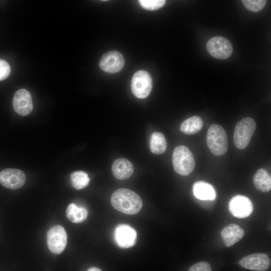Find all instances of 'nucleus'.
Wrapping results in <instances>:
<instances>
[{
    "mask_svg": "<svg viewBox=\"0 0 271 271\" xmlns=\"http://www.w3.org/2000/svg\"><path fill=\"white\" fill-rule=\"evenodd\" d=\"M111 203L115 209L128 215L138 213L143 206V201L140 196L125 188L117 189L113 193Z\"/></svg>",
    "mask_w": 271,
    "mask_h": 271,
    "instance_id": "1",
    "label": "nucleus"
},
{
    "mask_svg": "<svg viewBox=\"0 0 271 271\" xmlns=\"http://www.w3.org/2000/svg\"><path fill=\"white\" fill-rule=\"evenodd\" d=\"M172 163L175 171L182 176L189 175L194 169L195 161L190 150L185 146H179L173 151Z\"/></svg>",
    "mask_w": 271,
    "mask_h": 271,
    "instance_id": "2",
    "label": "nucleus"
},
{
    "mask_svg": "<svg viewBox=\"0 0 271 271\" xmlns=\"http://www.w3.org/2000/svg\"><path fill=\"white\" fill-rule=\"evenodd\" d=\"M206 142L211 153L216 156H222L228 149V138L224 129L220 125L213 124L208 128Z\"/></svg>",
    "mask_w": 271,
    "mask_h": 271,
    "instance_id": "3",
    "label": "nucleus"
},
{
    "mask_svg": "<svg viewBox=\"0 0 271 271\" xmlns=\"http://www.w3.org/2000/svg\"><path fill=\"white\" fill-rule=\"evenodd\" d=\"M256 123L250 117H245L236 124L233 141L235 147L243 150L248 145L251 138L255 130Z\"/></svg>",
    "mask_w": 271,
    "mask_h": 271,
    "instance_id": "4",
    "label": "nucleus"
},
{
    "mask_svg": "<svg viewBox=\"0 0 271 271\" xmlns=\"http://www.w3.org/2000/svg\"><path fill=\"white\" fill-rule=\"evenodd\" d=\"M152 88V80L150 73L145 70L136 72L131 81V91L139 98L149 96Z\"/></svg>",
    "mask_w": 271,
    "mask_h": 271,
    "instance_id": "5",
    "label": "nucleus"
},
{
    "mask_svg": "<svg viewBox=\"0 0 271 271\" xmlns=\"http://www.w3.org/2000/svg\"><path fill=\"white\" fill-rule=\"evenodd\" d=\"M66 232L61 225L52 227L47 234V245L49 250L56 254L62 252L67 245Z\"/></svg>",
    "mask_w": 271,
    "mask_h": 271,
    "instance_id": "6",
    "label": "nucleus"
},
{
    "mask_svg": "<svg viewBox=\"0 0 271 271\" xmlns=\"http://www.w3.org/2000/svg\"><path fill=\"white\" fill-rule=\"evenodd\" d=\"M206 47L208 53L213 57L219 59H225L229 57L233 48L230 42L226 38L216 36L208 41Z\"/></svg>",
    "mask_w": 271,
    "mask_h": 271,
    "instance_id": "7",
    "label": "nucleus"
},
{
    "mask_svg": "<svg viewBox=\"0 0 271 271\" xmlns=\"http://www.w3.org/2000/svg\"><path fill=\"white\" fill-rule=\"evenodd\" d=\"M137 233L136 230L128 224H120L114 231V239L120 248H127L136 243Z\"/></svg>",
    "mask_w": 271,
    "mask_h": 271,
    "instance_id": "8",
    "label": "nucleus"
},
{
    "mask_svg": "<svg viewBox=\"0 0 271 271\" xmlns=\"http://www.w3.org/2000/svg\"><path fill=\"white\" fill-rule=\"evenodd\" d=\"M26 175L22 170L8 168L0 172V183L10 189H18L23 186Z\"/></svg>",
    "mask_w": 271,
    "mask_h": 271,
    "instance_id": "9",
    "label": "nucleus"
},
{
    "mask_svg": "<svg viewBox=\"0 0 271 271\" xmlns=\"http://www.w3.org/2000/svg\"><path fill=\"white\" fill-rule=\"evenodd\" d=\"M230 213L235 217L244 218L249 216L253 211V205L246 196L236 195L232 198L228 204Z\"/></svg>",
    "mask_w": 271,
    "mask_h": 271,
    "instance_id": "10",
    "label": "nucleus"
},
{
    "mask_svg": "<svg viewBox=\"0 0 271 271\" xmlns=\"http://www.w3.org/2000/svg\"><path fill=\"white\" fill-rule=\"evenodd\" d=\"M99 65L103 71L110 73H115L122 69L124 65V59L122 55L119 52L111 51L102 56Z\"/></svg>",
    "mask_w": 271,
    "mask_h": 271,
    "instance_id": "11",
    "label": "nucleus"
},
{
    "mask_svg": "<svg viewBox=\"0 0 271 271\" xmlns=\"http://www.w3.org/2000/svg\"><path fill=\"white\" fill-rule=\"evenodd\" d=\"M238 263L246 269L264 271L269 268L270 261L267 254L256 253L243 257L239 261Z\"/></svg>",
    "mask_w": 271,
    "mask_h": 271,
    "instance_id": "12",
    "label": "nucleus"
},
{
    "mask_svg": "<svg viewBox=\"0 0 271 271\" xmlns=\"http://www.w3.org/2000/svg\"><path fill=\"white\" fill-rule=\"evenodd\" d=\"M13 104L15 111L21 116L28 115L33 108L31 94L25 89H19L15 92Z\"/></svg>",
    "mask_w": 271,
    "mask_h": 271,
    "instance_id": "13",
    "label": "nucleus"
},
{
    "mask_svg": "<svg viewBox=\"0 0 271 271\" xmlns=\"http://www.w3.org/2000/svg\"><path fill=\"white\" fill-rule=\"evenodd\" d=\"M244 235V230L234 223L227 225L221 231L223 241L227 247H230L239 241Z\"/></svg>",
    "mask_w": 271,
    "mask_h": 271,
    "instance_id": "14",
    "label": "nucleus"
},
{
    "mask_svg": "<svg viewBox=\"0 0 271 271\" xmlns=\"http://www.w3.org/2000/svg\"><path fill=\"white\" fill-rule=\"evenodd\" d=\"M111 169L113 175L116 179L125 180L131 176L133 166L129 160L119 158L113 162Z\"/></svg>",
    "mask_w": 271,
    "mask_h": 271,
    "instance_id": "15",
    "label": "nucleus"
},
{
    "mask_svg": "<svg viewBox=\"0 0 271 271\" xmlns=\"http://www.w3.org/2000/svg\"><path fill=\"white\" fill-rule=\"evenodd\" d=\"M194 196L201 200H213L216 198V192L212 185L204 182H195L192 187Z\"/></svg>",
    "mask_w": 271,
    "mask_h": 271,
    "instance_id": "16",
    "label": "nucleus"
},
{
    "mask_svg": "<svg viewBox=\"0 0 271 271\" xmlns=\"http://www.w3.org/2000/svg\"><path fill=\"white\" fill-rule=\"evenodd\" d=\"M253 181L255 188L259 191L267 192L270 190V175L265 169H258L254 175Z\"/></svg>",
    "mask_w": 271,
    "mask_h": 271,
    "instance_id": "17",
    "label": "nucleus"
},
{
    "mask_svg": "<svg viewBox=\"0 0 271 271\" xmlns=\"http://www.w3.org/2000/svg\"><path fill=\"white\" fill-rule=\"evenodd\" d=\"M203 125V122L202 118L199 116L194 115L182 123L180 130L185 134H194L202 129Z\"/></svg>",
    "mask_w": 271,
    "mask_h": 271,
    "instance_id": "18",
    "label": "nucleus"
},
{
    "mask_svg": "<svg viewBox=\"0 0 271 271\" xmlns=\"http://www.w3.org/2000/svg\"><path fill=\"white\" fill-rule=\"evenodd\" d=\"M66 215L67 218L72 222L79 223L85 220L87 217L88 212L84 207H79L71 203L68 206Z\"/></svg>",
    "mask_w": 271,
    "mask_h": 271,
    "instance_id": "19",
    "label": "nucleus"
},
{
    "mask_svg": "<svg viewBox=\"0 0 271 271\" xmlns=\"http://www.w3.org/2000/svg\"><path fill=\"white\" fill-rule=\"evenodd\" d=\"M167 142L164 134L160 132L152 133L150 140V148L152 153L156 155L164 153L166 150Z\"/></svg>",
    "mask_w": 271,
    "mask_h": 271,
    "instance_id": "20",
    "label": "nucleus"
},
{
    "mask_svg": "<svg viewBox=\"0 0 271 271\" xmlns=\"http://www.w3.org/2000/svg\"><path fill=\"white\" fill-rule=\"evenodd\" d=\"M89 181L87 174L82 171L74 172L70 176L71 185L77 190L85 188L88 185Z\"/></svg>",
    "mask_w": 271,
    "mask_h": 271,
    "instance_id": "21",
    "label": "nucleus"
},
{
    "mask_svg": "<svg viewBox=\"0 0 271 271\" xmlns=\"http://www.w3.org/2000/svg\"><path fill=\"white\" fill-rule=\"evenodd\" d=\"M242 2L245 7L248 10L257 12L264 7L266 1L264 0H243Z\"/></svg>",
    "mask_w": 271,
    "mask_h": 271,
    "instance_id": "22",
    "label": "nucleus"
},
{
    "mask_svg": "<svg viewBox=\"0 0 271 271\" xmlns=\"http://www.w3.org/2000/svg\"><path fill=\"white\" fill-rule=\"evenodd\" d=\"M141 6L147 10H156L162 7L166 3L164 0H140L139 1Z\"/></svg>",
    "mask_w": 271,
    "mask_h": 271,
    "instance_id": "23",
    "label": "nucleus"
},
{
    "mask_svg": "<svg viewBox=\"0 0 271 271\" xmlns=\"http://www.w3.org/2000/svg\"><path fill=\"white\" fill-rule=\"evenodd\" d=\"M11 73V67L9 63L0 59V81L6 79Z\"/></svg>",
    "mask_w": 271,
    "mask_h": 271,
    "instance_id": "24",
    "label": "nucleus"
},
{
    "mask_svg": "<svg viewBox=\"0 0 271 271\" xmlns=\"http://www.w3.org/2000/svg\"><path fill=\"white\" fill-rule=\"evenodd\" d=\"M188 271H212V269L208 262L201 261L191 266Z\"/></svg>",
    "mask_w": 271,
    "mask_h": 271,
    "instance_id": "25",
    "label": "nucleus"
},
{
    "mask_svg": "<svg viewBox=\"0 0 271 271\" xmlns=\"http://www.w3.org/2000/svg\"><path fill=\"white\" fill-rule=\"evenodd\" d=\"M87 271H102V270L98 267H92L88 269Z\"/></svg>",
    "mask_w": 271,
    "mask_h": 271,
    "instance_id": "26",
    "label": "nucleus"
}]
</instances>
